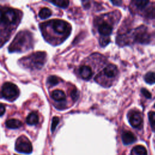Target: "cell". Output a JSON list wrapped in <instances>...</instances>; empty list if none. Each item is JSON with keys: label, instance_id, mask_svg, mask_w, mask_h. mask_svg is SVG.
<instances>
[{"label": "cell", "instance_id": "1", "mask_svg": "<svg viewBox=\"0 0 155 155\" xmlns=\"http://www.w3.org/2000/svg\"><path fill=\"white\" fill-rule=\"evenodd\" d=\"M33 46L32 34L27 30L19 31L9 45L10 52L25 51Z\"/></svg>", "mask_w": 155, "mask_h": 155}, {"label": "cell", "instance_id": "2", "mask_svg": "<svg viewBox=\"0 0 155 155\" xmlns=\"http://www.w3.org/2000/svg\"><path fill=\"white\" fill-rule=\"evenodd\" d=\"M46 53L42 51L33 53L19 61L21 64L25 68L30 70L41 69L46 61Z\"/></svg>", "mask_w": 155, "mask_h": 155}, {"label": "cell", "instance_id": "3", "mask_svg": "<svg viewBox=\"0 0 155 155\" xmlns=\"http://www.w3.org/2000/svg\"><path fill=\"white\" fill-rule=\"evenodd\" d=\"M19 21V12L18 11L7 7L0 8V25L4 26L9 32L10 28L14 27Z\"/></svg>", "mask_w": 155, "mask_h": 155}, {"label": "cell", "instance_id": "4", "mask_svg": "<svg viewBox=\"0 0 155 155\" xmlns=\"http://www.w3.org/2000/svg\"><path fill=\"white\" fill-rule=\"evenodd\" d=\"M43 25L51 28L55 33L58 35L68 36L71 31L70 24L61 19H53L42 24Z\"/></svg>", "mask_w": 155, "mask_h": 155}, {"label": "cell", "instance_id": "5", "mask_svg": "<svg viewBox=\"0 0 155 155\" xmlns=\"http://www.w3.org/2000/svg\"><path fill=\"white\" fill-rule=\"evenodd\" d=\"M2 96L8 101H13L19 94V91L18 87L12 82H5L3 84L1 90Z\"/></svg>", "mask_w": 155, "mask_h": 155}, {"label": "cell", "instance_id": "6", "mask_svg": "<svg viewBox=\"0 0 155 155\" xmlns=\"http://www.w3.org/2000/svg\"><path fill=\"white\" fill-rule=\"evenodd\" d=\"M15 150L19 153L30 154L32 152L33 148L28 139L22 135L16 139L15 142Z\"/></svg>", "mask_w": 155, "mask_h": 155}, {"label": "cell", "instance_id": "7", "mask_svg": "<svg viewBox=\"0 0 155 155\" xmlns=\"http://www.w3.org/2000/svg\"><path fill=\"white\" fill-rule=\"evenodd\" d=\"M134 38L136 42L141 44H147L150 41V36L147 31V28L143 25H141L136 29Z\"/></svg>", "mask_w": 155, "mask_h": 155}, {"label": "cell", "instance_id": "8", "mask_svg": "<svg viewBox=\"0 0 155 155\" xmlns=\"http://www.w3.org/2000/svg\"><path fill=\"white\" fill-rule=\"evenodd\" d=\"M129 122L134 128H138L142 123V117L139 112L134 111L129 117Z\"/></svg>", "mask_w": 155, "mask_h": 155}, {"label": "cell", "instance_id": "9", "mask_svg": "<svg viewBox=\"0 0 155 155\" xmlns=\"http://www.w3.org/2000/svg\"><path fill=\"white\" fill-rule=\"evenodd\" d=\"M122 140L125 145H129L136 140V137L133 133L130 131H125L122 134Z\"/></svg>", "mask_w": 155, "mask_h": 155}, {"label": "cell", "instance_id": "10", "mask_svg": "<svg viewBox=\"0 0 155 155\" xmlns=\"http://www.w3.org/2000/svg\"><path fill=\"white\" fill-rule=\"evenodd\" d=\"M113 30L112 27L107 22H104L100 24L98 28L99 33L103 36H109Z\"/></svg>", "mask_w": 155, "mask_h": 155}, {"label": "cell", "instance_id": "11", "mask_svg": "<svg viewBox=\"0 0 155 155\" xmlns=\"http://www.w3.org/2000/svg\"><path fill=\"white\" fill-rule=\"evenodd\" d=\"M79 73H80L81 78L82 79H86V80L90 79L93 74L91 68L89 66L86 65H82L80 67Z\"/></svg>", "mask_w": 155, "mask_h": 155}, {"label": "cell", "instance_id": "12", "mask_svg": "<svg viewBox=\"0 0 155 155\" xmlns=\"http://www.w3.org/2000/svg\"><path fill=\"white\" fill-rule=\"evenodd\" d=\"M117 68L114 64H109L104 70V73L108 78L114 77L117 74Z\"/></svg>", "mask_w": 155, "mask_h": 155}, {"label": "cell", "instance_id": "13", "mask_svg": "<svg viewBox=\"0 0 155 155\" xmlns=\"http://www.w3.org/2000/svg\"><path fill=\"white\" fill-rule=\"evenodd\" d=\"M7 127L10 129H16L21 127L22 125V122L16 119H10L5 122Z\"/></svg>", "mask_w": 155, "mask_h": 155}, {"label": "cell", "instance_id": "14", "mask_svg": "<svg viewBox=\"0 0 155 155\" xmlns=\"http://www.w3.org/2000/svg\"><path fill=\"white\" fill-rule=\"evenodd\" d=\"M64 92L60 90H54L51 93V97L56 101H62L65 99Z\"/></svg>", "mask_w": 155, "mask_h": 155}, {"label": "cell", "instance_id": "15", "mask_svg": "<svg viewBox=\"0 0 155 155\" xmlns=\"http://www.w3.org/2000/svg\"><path fill=\"white\" fill-rule=\"evenodd\" d=\"M39 117L36 112H31L30 113L26 119V122L28 125H33L38 123Z\"/></svg>", "mask_w": 155, "mask_h": 155}, {"label": "cell", "instance_id": "16", "mask_svg": "<svg viewBox=\"0 0 155 155\" xmlns=\"http://www.w3.org/2000/svg\"><path fill=\"white\" fill-rule=\"evenodd\" d=\"M131 153H134L136 155H147V151L143 146L139 145L133 147L131 150Z\"/></svg>", "mask_w": 155, "mask_h": 155}, {"label": "cell", "instance_id": "17", "mask_svg": "<svg viewBox=\"0 0 155 155\" xmlns=\"http://www.w3.org/2000/svg\"><path fill=\"white\" fill-rule=\"evenodd\" d=\"M51 15V11L47 7L42 8L39 12V16L41 19H47Z\"/></svg>", "mask_w": 155, "mask_h": 155}, {"label": "cell", "instance_id": "18", "mask_svg": "<svg viewBox=\"0 0 155 155\" xmlns=\"http://www.w3.org/2000/svg\"><path fill=\"white\" fill-rule=\"evenodd\" d=\"M49 2L61 8H67L69 4V1L67 0L50 1Z\"/></svg>", "mask_w": 155, "mask_h": 155}, {"label": "cell", "instance_id": "19", "mask_svg": "<svg viewBox=\"0 0 155 155\" xmlns=\"http://www.w3.org/2000/svg\"><path fill=\"white\" fill-rule=\"evenodd\" d=\"M144 79L145 82L148 84H152L155 83V73L154 72H148L147 73L145 76Z\"/></svg>", "mask_w": 155, "mask_h": 155}, {"label": "cell", "instance_id": "20", "mask_svg": "<svg viewBox=\"0 0 155 155\" xmlns=\"http://www.w3.org/2000/svg\"><path fill=\"white\" fill-rule=\"evenodd\" d=\"M149 2V1L147 0H136L134 1V5L138 9H142L145 8Z\"/></svg>", "mask_w": 155, "mask_h": 155}, {"label": "cell", "instance_id": "21", "mask_svg": "<svg viewBox=\"0 0 155 155\" xmlns=\"http://www.w3.org/2000/svg\"><path fill=\"white\" fill-rule=\"evenodd\" d=\"M47 83L51 86L56 85L59 83V79L56 76H53V75L50 76L47 78Z\"/></svg>", "mask_w": 155, "mask_h": 155}, {"label": "cell", "instance_id": "22", "mask_svg": "<svg viewBox=\"0 0 155 155\" xmlns=\"http://www.w3.org/2000/svg\"><path fill=\"white\" fill-rule=\"evenodd\" d=\"M59 122V117L55 116L52 119V122H51V130L52 132H53L55 130Z\"/></svg>", "mask_w": 155, "mask_h": 155}, {"label": "cell", "instance_id": "23", "mask_svg": "<svg viewBox=\"0 0 155 155\" xmlns=\"http://www.w3.org/2000/svg\"><path fill=\"white\" fill-rule=\"evenodd\" d=\"M148 118L151 125L152 126H155V112L150 111L148 113Z\"/></svg>", "mask_w": 155, "mask_h": 155}, {"label": "cell", "instance_id": "24", "mask_svg": "<svg viewBox=\"0 0 155 155\" xmlns=\"http://www.w3.org/2000/svg\"><path fill=\"white\" fill-rule=\"evenodd\" d=\"M146 16L148 18H154L155 17V8H151L148 9L146 12Z\"/></svg>", "mask_w": 155, "mask_h": 155}, {"label": "cell", "instance_id": "25", "mask_svg": "<svg viewBox=\"0 0 155 155\" xmlns=\"http://www.w3.org/2000/svg\"><path fill=\"white\" fill-rule=\"evenodd\" d=\"M70 95H71V97L72 98V99L73 101H76L78 99V97H79V93L78 91V90L76 89V88H74L71 93H70Z\"/></svg>", "mask_w": 155, "mask_h": 155}, {"label": "cell", "instance_id": "26", "mask_svg": "<svg viewBox=\"0 0 155 155\" xmlns=\"http://www.w3.org/2000/svg\"><path fill=\"white\" fill-rule=\"evenodd\" d=\"M110 42V39L108 38H101L100 43L102 46H105Z\"/></svg>", "mask_w": 155, "mask_h": 155}, {"label": "cell", "instance_id": "27", "mask_svg": "<svg viewBox=\"0 0 155 155\" xmlns=\"http://www.w3.org/2000/svg\"><path fill=\"white\" fill-rule=\"evenodd\" d=\"M141 92L143 94V95L147 97V98H151V93L145 88H142L141 89Z\"/></svg>", "mask_w": 155, "mask_h": 155}, {"label": "cell", "instance_id": "28", "mask_svg": "<svg viewBox=\"0 0 155 155\" xmlns=\"http://www.w3.org/2000/svg\"><path fill=\"white\" fill-rule=\"evenodd\" d=\"M5 111V108L4 105L2 104H0V116H2L4 114Z\"/></svg>", "mask_w": 155, "mask_h": 155}, {"label": "cell", "instance_id": "29", "mask_svg": "<svg viewBox=\"0 0 155 155\" xmlns=\"http://www.w3.org/2000/svg\"><path fill=\"white\" fill-rule=\"evenodd\" d=\"M114 5H119L121 3H122V1H111Z\"/></svg>", "mask_w": 155, "mask_h": 155}, {"label": "cell", "instance_id": "30", "mask_svg": "<svg viewBox=\"0 0 155 155\" xmlns=\"http://www.w3.org/2000/svg\"><path fill=\"white\" fill-rule=\"evenodd\" d=\"M154 107H155V104H154Z\"/></svg>", "mask_w": 155, "mask_h": 155}]
</instances>
